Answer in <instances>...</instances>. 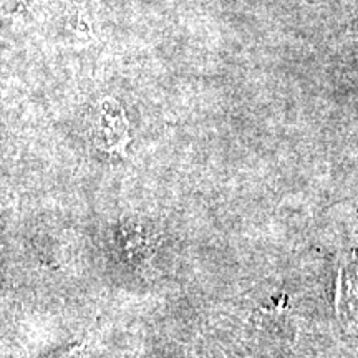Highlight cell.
I'll return each mask as SVG.
<instances>
[{"label": "cell", "instance_id": "cell-1", "mask_svg": "<svg viewBox=\"0 0 358 358\" xmlns=\"http://www.w3.org/2000/svg\"><path fill=\"white\" fill-rule=\"evenodd\" d=\"M93 140L101 151L110 155L127 153L129 136V122L122 103L106 96L96 105L93 115Z\"/></svg>", "mask_w": 358, "mask_h": 358}, {"label": "cell", "instance_id": "cell-2", "mask_svg": "<svg viewBox=\"0 0 358 358\" xmlns=\"http://www.w3.org/2000/svg\"><path fill=\"white\" fill-rule=\"evenodd\" d=\"M337 312L342 320L350 322V325L358 324V274L355 271L345 272L340 268L337 282Z\"/></svg>", "mask_w": 358, "mask_h": 358}, {"label": "cell", "instance_id": "cell-3", "mask_svg": "<svg viewBox=\"0 0 358 358\" xmlns=\"http://www.w3.org/2000/svg\"><path fill=\"white\" fill-rule=\"evenodd\" d=\"M88 342H83L80 343V345H75L69 348V350H64V352H58L55 355L52 357H45V358H83L85 353L88 350Z\"/></svg>", "mask_w": 358, "mask_h": 358}]
</instances>
